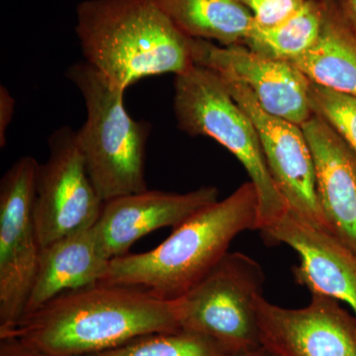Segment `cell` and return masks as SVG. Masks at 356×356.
<instances>
[{
    "instance_id": "e0dca14e",
    "label": "cell",
    "mask_w": 356,
    "mask_h": 356,
    "mask_svg": "<svg viewBox=\"0 0 356 356\" xmlns=\"http://www.w3.org/2000/svg\"><path fill=\"white\" fill-rule=\"evenodd\" d=\"M180 31L221 46L245 44L254 23L238 0H156Z\"/></svg>"
},
{
    "instance_id": "9c48e42d",
    "label": "cell",
    "mask_w": 356,
    "mask_h": 356,
    "mask_svg": "<svg viewBox=\"0 0 356 356\" xmlns=\"http://www.w3.org/2000/svg\"><path fill=\"white\" fill-rule=\"evenodd\" d=\"M221 76L234 99L254 122L269 172L288 209L325 229L315 163L303 129L266 112L245 84L233 77Z\"/></svg>"
},
{
    "instance_id": "4fadbf2b",
    "label": "cell",
    "mask_w": 356,
    "mask_h": 356,
    "mask_svg": "<svg viewBox=\"0 0 356 356\" xmlns=\"http://www.w3.org/2000/svg\"><path fill=\"white\" fill-rule=\"evenodd\" d=\"M219 200V191L204 186L187 193L146 191L107 201L95 228L110 259L128 254L143 236L165 227L175 229Z\"/></svg>"
},
{
    "instance_id": "3957f363",
    "label": "cell",
    "mask_w": 356,
    "mask_h": 356,
    "mask_svg": "<svg viewBox=\"0 0 356 356\" xmlns=\"http://www.w3.org/2000/svg\"><path fill=\"white\" fill-rule=\"evenodd\" d=\"M84 62L126 91L129 86L194 65L192 38L156 0H84L76 9Z\"/></svg>"
},
{
    "instance_id": "9a60e30c",
    "label": "cell",
    "mask_w": 356,
    "mask_h": 356,
    "mask_svg": "<svg viewBox=\"0 0 356 356\" xmlns=\"http://www.w3.org/2000/svg\"><path fill=\"white\" fill-rule=\"evenodd\" d=\"M110 262L95 226L42 248L24 318L65 292L99 284Z\"/></svg>"
},
{
    "instance_id": "7402d4cb",
    "label": "cell",
    "mask_w": 356,
    "mask_h": 356,
    "mask_svg": "<svg viewBox=\"0 0 356 356\" xmlns=\"http://www.w3.org/2000/svg\"><path fill=\"white\" fill-rule=\"evenodd\" d=\"M15 100L6 86H0V147L6 144V132L14 114Z\"/></svg>"
},
{
    "instance_id": "7c38bea8",
    "label": "cell",
    "mask_w": 356,
    "mask_h": 356,
    "mask_svg": "<svg viewBox=\"0 0 356 356\" xmlns=\"http://www.w3.org/2000/svg\"><path fill=\"white\" fill-rule=\"evenodd\" d=\"M261 232L266 242L284 243L299 254V266L292 267L297 284L344 302L356 317V255L350 248L288 208Z\"/></svg>"
},
{
    "instance_id": "8fae6325",
    "label": "cell",
    "mask_w": 356,
    "mask_h": 356,
    "mask_svg": "<svg viewBox=\"0 0 356 356\" xmlns=\"http://www.w3.org/2000/svg\"><path fill=\"white\" fill-rule=\"evenodd\" d=\"M261 346L276 356H356V317L337 300L311 294L308 306L259 303Z\"/></svg>"
},
{
    "instance_id": "d6986e66",
    "label": "cell",
    "mask_w": 356,
    "mask_h": 356,
    "mask_svg": "<svg viewBox=\"0 0 356 356\" xmlns=\"http://www.w3.org/2000/svg\"><path fill=\"white\" fill-rule=\"evenodd\" d=\"M90 356H231L214 341L193 332L149 334L118 348Z\"/></svg>"
},
{
    "instance_id": "d4e9b609",
    "label": "cell",
    "mask_w": 356,
    "mask_h": 356,
    "mask_svg": "<svg viewBox=\"0 0 356 356\" xmlns=\"http://www.w3.org/2000/svg\"><path fill=\"white\" fill-rule=\"evenodd\" d=\"M231 356H276L273 353L267 350L264 346L257 348V350L248 351V353H241V355H231Z\"/></svg>"
},
{
    "instance_id": "ffe728a7",
    "label": "cell",
    "mask_w": 356,
    "mask_h": 356,
    "mask_svg": "<svg viewBox=\"0 0 356 356\" xmlns=\"http://www.w3.org/2000/svg\"><path fill=\"white\" fill-rule=\"evenodd\" d=\"M308 97L313 115L325 121L356 153V95L310 81Z\"/></svg>"
},
{
    "instance_id": "5bb4252c",
    "label": "cell",
    "mask_w": 356,
    "mask_h": 356,
    "mask_svg": "<svg viewBox=\"0 0 356 356\" xmlns=\"http://www.w3.org/2000/svg\"><path fill=\"white\" fill-rule=\"evenodd\" d=\"M325 229L356 255V153L325 121L304 124Z\"/></svg>"
},
{
    "instance_id": "7a4b0ae2",
    "label": "cell",
    "mask_w": 356,
    "mask_h": 356,
    "mask_svg": "<svg viewBox=\"0 0 356 356\" xmlns=\"http://www.w3.org/2000/svg\"><path fill=\"white\" fill-rule=\"evenodd\" d=\"M248 229H259V197L252 181L198 211L154 250L111 259L102 283L178 299L202 280L228 254L236 236Z\"/></svg>"
},
{
    "instance_id": "ba28073f",
    "label": "cell",
    "mask_w": 356,
    "mask_h": 356,
    "mask_svg": "<svg viewBox=\"0 0 356 356\" xmlns=\"http://www.w3.org/2000/svg\"><path fill=\"white\" fill-rule=\"evenodd\" d=\"M49 156L39 163L34 220L41 248L95 226L104 201L86 168L76 131L58 129L49 139Z\"/></svg>"
},
{
    "instance_id": "44dd1931",
    "label": "cell",
    "mask_w": 356,
    "mask_h": 356,
    "mask_svg": "<svg viewBox=\"0 0 356 356\" xmlns=\"http://www.w3.org/2000/svg\"><path fill=\"white\" fill-rule=\"evenodd\" d=\"M252 14L255 25L273 27L291 17L306 0H238Z\"/></svg>"
},
{
    "instance_id": "30bf717a",
    "label": "cell",
    "mask_w": 356,
    "mask_h": 356,
    "mask_svg": "<svg viewBox=\"0 0 356 356\" xmlns=\"http://www.w3.org/2000/svg\"><path fill=\"white\" fill-rule=\"evenodd\" d=\"M192 58L195 65L245 84L269 114L300 127L313 116L310 81L292 63L264 57L243 44L219 46L200 39H192Z\"/></svg>"
},
{
    "instance_id": "52a82bcc",
    "label": "cell",
    "mask_w": 356,
    "mask_h": 356,
    "mask_svg": "<svg viewBox=\"0 0 356 356\" xmlns=\"http://www.w3.org/2000/svg\"><path fill=\"white\" fill-rule=\"evenodd\" d=\"M39 163L21 156L0 180V337L25 315L38 269L40 245L34 220Z\"/></svg>"
},
{
    "instance_id": "603a6c76",
    "label": "cell",
    "mask_w": 356,
    "mask_h": 356,
    "mask_svg": "<svg viewBox=\"0 0 356 356\" xmlns=\"http://www.w3.org/2000/svg\"><path fill=\"white\" fill-rule=\"evenodd\" d=\"M0 356H49L15 337H1Z\"/></svg>"
},
{
    "instance_id": "2e32d148",
    "label": "cell",
    "mask_w": 356,
    "mask_h": 356,
    "mask_svg": "<svg viewBox=\"0 0 356 356\" xmlns=\"http://www.w3.org/2000/svg\"><path fill=\"white\" fill-rule=\"evenodd\" d=\"M322 23L315 43L293 60L312 83L356 95V33L337 0H320Z\"/></svg>"
},
{
    "instance_id": "6da1fadb",
    "label": "cell",
    "mask_w": 356,
    "mask_h": 356,
    "mask_svg": "<svg viewBox=\"0 0 356 356\" xmlns=\"http://www.w3.org/2000/svg\"><path fill=\"white\" fill-rule=\"evenodd\" d=\"M177 331L175 300L99 283L56 297L4 337H18L49 356H90L139 337Z\"/></svg>"
},
{
    "instance_id": "8992f818",
    "label": "cell",
    "mask_w": 356,
    "mask_h": 356,
    "mask_svg": "<svg viewBox=\"0 0 356 356\" xmlns=\"http://www.w3.org/2000/svg\"><path fill=\"white\" fill-rule=\"evenodd\" d=\"M264 281L259 262L242 252H228L175 300L180 330L207 337L229 355L261 348L257 315Z\"/></svg>"
},
{
    "instance_id": "5b68a950",
    "label": "cell",
    "mask_w": 356,
    "mask_h": 356,
    "mask_svg": "<svg viewBox=\"0 0 356 356\" xmlns=\"http://www.w3.org/2000/svg\"><path fill=\"white\" fill-rule=\"evenodd\" d=\"M173 109L179 130L217 140L245 168L259 197V231L284 214L287 205L269 172L254 122L220 74L195 64L177 74Z\"/></svg>"
},
{
    "instance_id": "ac0fdd59",
    "label": "cell",
    "mask_w": 356,
    "mask_h": 356,
    "mask_svg": "<svg viewBox=\"0 0 356 356\" xmlns=\"http://www.w3.org/2000/svg\"><path fill=\"white\" fill-rule=\"evenodd\" d=\"M321 23L320 0H306L291 17L273 27L262 28L252 23L243 44L264 57L291 63L315 43Z\"/></svg>"
},
{
    "instance_id": "277c9868",
    "label": "cell",
    "mask_w": 356,
    "mask_h": 356,
    "mask_svg": "<svg viewBox=\"0 0 356 356\" xmlns=\"http://www.w3.org/2000/svg\"><path fill=\"white\" fill-rule=\"evenodd\" d=\"M67 77L83 95L86 120L76 131L86 168L104 202L147 189V143L151 126L134 120L124 104L125 91L86 62Z\"/></svg>"
},
{
    "instance_id": "cb8c5ba5",
    "label": "cell",
    "mask_w": 356,
    "mask_h": 356,
    "mask_svg": "<svg viewBox=\"0 0 356 356\" xmlns=\"http://www.w3.org/2000/svg\"><path fill=\"white\" fill-rule=\"evenodd\" d=\"M346 19L356 33V0H337Z\"/></svg>"
}]
</instances>
